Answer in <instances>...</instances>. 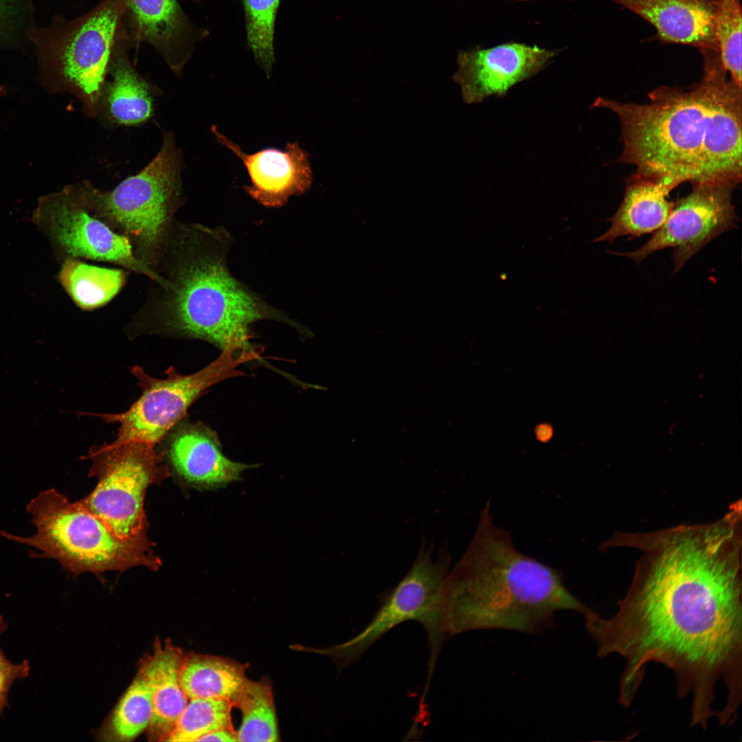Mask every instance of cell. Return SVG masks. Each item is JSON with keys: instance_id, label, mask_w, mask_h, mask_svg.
Returning <instances> with one entry per match:
<instances>
[{"instance_id": "7", "label": "cell", "mask_w": 742, "mask_h": 742, "mask_svg": "<svg viewBox=\"0 0 742 742\" xmlns=\"http://www.w3.org/2000/svg\"><path fill=\"white\" fill-rule=\"evenodd\" d=\"M127 0H102L73 19L54 17L27 32L44 71L60 88L75 94L89 116L97 115L114 41Z\"/></svg>"}, {"instance_id": "16", "label": "cell", "mask_w": 742, "mask_h": 742, "mask_svg": "<svg viewBox=\"0 0 742 742\" xmlns=\"http://www.w3.org/2000/svg\"><path fill=\"white\" fill-rule=\"evenodd\" d=\"M122 23L132 44L153 46L177 74L208 34L190 20L177 0H127Z\"/></svg>"}, {"instance_id": "25", "label": "cell", "mask_w": 742, "mask_h": 742, "mask_svg": "<svg viewBox=\"0 0 742 742\" xmlns=\"http://www.w3.org/2000/svg\"><path fill=\"white\" fill-rule=\"evenodd\" d=\"M232 702L221 699H191L165 738L166 741H197L203 735L219 729H234Z\"/></svg>"}, {"instance_id": "4", "label": "cell", "mask_w": 742, "mask_h": 742, "mask_svg": "<svg viewBox=\"0 0 742 742\" xmlns=\"http://www.w3.org/2000/svg\"><path fill=\"white\" fill-rule=\"evenodd\" d=\"M644 104L597 98L592 107L614 112L621 128L619 161L636 172L668 180L677 186L699 176L705 108L696 84L689 89L661 86Z\"/></svg>"}, {"instance_id": "21", "label": "cell", "mask_w": 742, "mask_h": 742, "mask_svg": "<svg viewBox=\"0 0 742 742\" xmlns=\"http://www.w3.org/2000/svg\"><path fill=\"white\" fill-rule=\"evenodd\" d=\"M183 659L172 647L159 645L142 667L141 676L149 688L153 704L150 726L164 740L188 702L180 679Z\"/></svg>"}, {"instance_id": "6", "label": "cell", "mask_w": 742, "mask_h": 742, "mask_svg": "<svg viewBox=\"0 0 742 742\" xmlns=\"http://www.w3.org/2000/svg\"><path fill=\"white\" fill-rule=\"evenodd\" d=\"M181 160L169 133L155 157L109 191L81 182L89 212L130 241L136 258L155 272L183 203Z\"/></svg>"}, {"instance_id": "32", "label": "cell", "mask_w": 742, "mask_h": 742, "mask_svg": "<svg viewBox=\"0 0 742 742\" xmlns=\"http://www.w3.org/2000/svg\"><path fill=\"white\" fill-rule=\"evenodd\" d=\"M550 428L548 427H539V429L538 430V432H537V436H538L539 439V440H547V439H548L551 436V433H550Z\"/></svg>"}, {"instance_id": "9", "label": "cell", "mask_w": 742, "mask_h": 742, "mask_svg": "<svg viewBox=\"0 0 742 742\" xmlns=\"http://www.w3.org/2000/svg\"><path fill=\"white\" fill-rule=\"evenodd\" d=\"M250 352L225 350L204 368L183 375L170 367L166 377L148 375L139 366L131 373L139 380L142 394L124 412L100 414L107 423H117L118 432L113 444L143 442L156 446L187 414L190 406L209 387L225 379L241 376L242 364L260 359Z\"/></svg>"}, {"instance_id": "5", "label": "cell", "mask_w": 742, "mask_h": 742, "mask_svg": "<svg viewBox=\"0 0 742 742\" xmlns=\"http://www.w3.org/2000/svg\"><path fill=\"white\" fill-rule=\"evenodd\" d=\"M36 533L28 537L4 531L5 538L39 550L32 556L54 559L68 572L100 574L143 566L157 570L161 560L148 539L120 537L79 501L70 502L54 488L41 492L27 506Z\"/></svg>"}, {"instance_id": "2", "label": "cell", "mask_w": 742, "mask_h": 742, "mask_svg": "<svg viewBox=\"0 0 742 742\" xmlns=\"http://www.w3.org/2000/svg\"><path fill=\"white\" fill-rule=\"evenodd\" d=\"M233 243L224 227L175 219L155 270L164 283L153 282L125 328L126 335L201 339L221 351L258 355L251 343L256 322L277 321L311 335L231 273L227 256Z\"/></svg>"}, {"instance_id": "8", "label": "cell", "mask_w": 742, "mask_h": 742, "mask_svg": "<svg viewBox=\"0 0 742 742\" xmlns=\"http://www.w3.org/2000/svg\"><path fill=\"white\" fill-rule=\"evenodd\" d=\"M89 476L97 485L79 500L101 518L120 537L148 539L144 504L148 487L170 476V470L155 447L143 442L104 444L89 451Z\"/></svg>"}, {"instance_id": "31", "label": "cell", "mask_w": 742, "mask_h": 742, "mask_svg": "<svg viewBox=\"0 0 742 742\" xmlns=\"http://www.w3.org/2000/svg\"><path fill=\"white\" fill-rule=\"evenodd\" d=\"M197 741H238L236 732L234 729H219L207 733Z\"/></svg>"}, {"instance_id": "15", "label": "cell", "mask_w": 742, "mask_h": 742, "mask_svg": "<svg viewBox=\"0 0 742 742\" xmlns=\"http://www.w3.org/2000/svg\"><path fill=\"white\" fill-rule=\"evenodd\" d=\"M164 453L170 466L187 485L210 490L237 481L246 464L227 458L215 431L201 423L180 421L165 436Z\"/></svg>"}, {"instance_id": "1", "label": "cell", "mask_w": 742, "mask_h": 742, "mask_svg": "<svg viewBox=\"0 0 742 742\" xmlns=\"http://www.w3.org/2000/svg\"><path fill=\"white\" fill-rule=\"evenodd\" d=\"M638 549L631 585L610 618L584 616L598 656L625 660L618 702L629 707L647 665L674 673L691 697V725L734 719L742 700V526L723 515L706 524L627 532Z\"/></svg>"}, {"instance_id": "26", "label": "cell", "mask_w": 742, "mask_h": 742, "mask_svg": "<svg viewBox=\"0 0 742 742\" xmlns=\"http://www.w3.org/2000/svg\"><path fill=\"white\" fill-rule=\"evenodd\" d=\"M280 0H243L249 48L267 76L275 62L276 19Z\"/></svg>"}, {"instance_id": "17", "label": "cell", "mask_w": 742, "mask_h": 742, "mask_svg": "<svg viewBox=\"0 0 742 742\" xmlns=\"http://www.w3.org/2000/svg\"><path fill=\"white\" fill-rule=\"evenodd\" d=\"M212 132L218 142L243 163L251 180V185L244 188L260 204L280 207L290 196L302 194L311 188L313 172L308 155L297 142L288 143L283 150L268 148L247 154L216 126Z\"/></svg>"}, {"instance_id": "29", "label": "cell", "mask_w": 742, "mask_h": 742, "mask_svg": "<svg viewBox=\"0 0 742 742\" xmlns=\"http://www.w3.org/2000/svg\"><path fill=\"white\" fill-rule=\"evenodd\" d=\"M28 3L29 0H0V45L17 34Z\"/></svg>"}, {"instance_id": "20", "label": "cell", "mask_w": 742, "mask_h": 742, "mask_svg": "<svg viewBox=\"0 0 742 742\" xmlns=\"http://www.w3.org/2000/svg\"><path fill=\"white\" fill-rule=\"evenodd\" d=\"M131 45L122 22L114 41L108 68L111 80L104 84L100 104V108L103 106L110 121L119 125L142 123L153 113L150 87L135 69L128 58Z\"/></svg>"}, {"instance_id": "22", "label": "cell", "mask_w": 742, "mask_h": 742, "mask_svg": "<svg viewBox=\"0 0 742 742\" xmlns=\"http://www.w3.org/2000/svg\"><path fill=\"white\" fill-rule=\"evenodd\" d=\"M246 666L210 655L192 654L183 659L180 679L188 699H221L236 706L249 679Z\"/></svg>"}, {"instance_id": "12", "label": "cell", "mask_w": 742, "mask_h": 742, "mask_svg": "<svg viewBox=\"0 0 742 742\" xmlns=\"http://www.w3.org/2000/svg\"><path fill=\"white\" fill-rule=\"evenodd\" d=\"M703 76L696 83L705 108L701 161L696 182L738 186L741 181V88L728 77L719 52L699 50Z\"/></svg>"}, {"instance_id": "33", "label": "cell", "mask_w": 742, "mask_h": 742, "mask_svg": "<svg viewBox=\"0 0 742 742\" xmlns=\"http://www.w3.org/2000/svg\"><path fill=\"white\" fill-rule=\"evenodd\" d=\"M189 1H193V2H196V3H197V2H199V1H200V0H189Z\"/></svg>"}, {"instance_id": "24", "label": "cell", "mask_w": 742, "mask_h": 742, "mask_svg": "<svg viewBox=\"0 0 742 742\" xmlns=\"http://www.w3.org/2000/svg\"><path fill=\"white\" fill-rule=\"evenodd\" d=\"M242 711L238 741H279L277 718L271 686L268 682L249 679L236 703Z\"/></svg>"}, {"instance_id": "14", "label": "cell", "mask_w": 742, "mask_h": 742, "mask_svg": "<svg viewBox=\"0 0 742 742\" xmlns=\"http://www.w3.org/2000/svg\"><path fill=\"white\" fill-rule=\"evenodd\" d=\"M555 54L519 43L462 52L453 79L465 103H479L491 95L505 96L513 86L542 70Z\"/></svg>"}, {"instance_id": "19", "label": "cell", "mask_w": 742, "mask_h": 742, "mask_svg": "<svg viewBox=\"0 0 742 742\" xmlns=\"http://www.w3.org/2000/svg\"><path fill=\"white\" fill-rule=\"evenodd\" d=\"M677 186L663 179L634 172L626 182L623 199L616 213L607 220L609 228L593 240L612 243L625 236L640 237L654 232L666 221L674 204L668 199Z\"/></svg>"}, {"instance_id": "13", "label": "cell", "mask_w": 742, "mask_h": 742, "mask_svg": "<svg viewBox=\"0 0 742 742\" xmlns=\"http://www.w3.org/2000/svg\"><path fill=\"white\" fill-rule=\"evenodd\" d=\"M693 190L679 199L664 223L640 248L615 254L637 263L657 251L674 249V273L711 240L736 225L732 201L737 185L719 181L693 183Z\"/></svg>"}, {"instance_id": "10", "label": "cell", "mask_w": 742, "mask_h": 742, "mask_svg": "<svg viewBox=\"0 0 742 742\" xmlns=\"http://www.w3.org/2000/svg\"><path fill=\"white\" fill-rule=\"evenodd\" d=\"M446 553L434 555L425 546L412 567L383 600L372 619L356 636L344 642L318 652L330 657L339 669L357 662L365 652L387 632L407 621L419 622L426 631L429 647V671L434 670L445 642L440 627L439 606L442 589L449 573Z\"/></svg>"}, {"instance_id": "28", "label": "cell", "mask_w": 742, "mask_h": 742, "mask_svg": "<svg viewBox=\"0 0 742 742\" xmlns=\"http://www.w3.org/2000/svg\"><path fill=\"white\" fill-rule=\"evenodd\" d=\"M741 5L740 0H720L716 36L722 65L741 88Z\"/></svg>"}, {"instance_id": "3", "label": "cell", "mask_w": 742, "mask_h": 742, "mask_svg": "<svg viewBox=\"0 0 742 742\" xmlns=\"http://www.w3.org/2000/svg\"><path fill=\"white\" fill-rule=\"evenodd\" d=\"M565 610L583 616L593 611L567 589L560 571L515 548L510 534L495 524L487 502L467 549L442 589L439 618L445 640L477 630L538 633Z\"/></svg>"}, {"instance_id": "23", "label": "cell", "mask_w": 742, "mask_h": 742, "mask_svg": "<svg viewBox=\"0 0 742 742\" xmlns=\"http://www.w3.org/2000/svg\"><path fill=\"white\" fill-rule=\"evenodd\" d=\"M128 271L90 265L78 258L62 261L58 280L81 310L100 308L114 299L125 285Z\"/></svg>"}, {"instance_id": "27", "label": "cell", "mask_w": 742, "mask_h": 742, "mask_svg": "<svg viewBox=\"0 0 742 742\" xmlns=\"http://www.w3.org/2000/svg\"><path fill=\"white\" fill-rule=\"evenodd\" d=\"M152 715L150 692L140 676L129 686L116 706L111 719V730L120 740H131L150 726Z\"/></svg>"}, {"instance_id": "18", "label": "cell", "mask_w": 742, "mask_h": 742, "mask_svg": "<svg viewBox=\"0 0 742 742\" xmlns=\"http://www.w3.org/2000/svg\"><path fill=\"white\" fill-rule=\"evenodd\" d=\"M653 25L654 40L719 52L716 21L720 0H610Z\"/></svg>"}, {"instance_id": "30", "label": "cell", "mask_w": 742, "mask_h": 742, "mask_svg": "<svg viewBox=\"0 0 742 742\" xmlns=\"http://www.w3.org/2000/svg\"><path fill=\"white\" fill-rule=\"evenodd\" d=\"M6 628L0 615V636ZM30 665L27 661L14 664L5 657L0 649V712L6 704L9 690L14 680L28 675Z\"/></svg>"}, {"instance_id": "11", "label": "cell", "mask_w": 742, "mask_h": 742, "mask_svg": "<svg viewBox=\"0 0 742 742\" xmlns=\"http://www.w3.org/2000/svg\"><path fill=\"white\" fill-rule=\"evenodd\" d=\"M33 220L61 261L72 258L109 262L163 283L161 276L136 258L126 237L89 212L80 183L40 199Z\"/></svg>"}]
</instances>
